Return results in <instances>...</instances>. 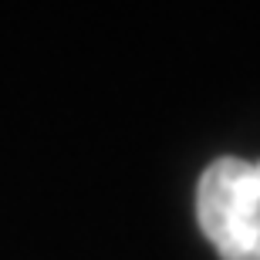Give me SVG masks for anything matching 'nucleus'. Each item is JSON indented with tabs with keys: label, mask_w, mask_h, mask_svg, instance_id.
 <instances>
[{
	"label": "nucleus",
	"mask_w": 260,
	"mask_h": 260,
	"mask_svg": "<svg viewBox=\"0 0 260 260\" xmlns=\"http://www.w3.org/2000/svg\"><path fill=\"white\" fill-rule=\"evenodd\" d=\"M196 216L223 260H260V162L216 159L200 176Z\"/></svg>",
	"instance_id": "obj_1"
}]
</instances>
